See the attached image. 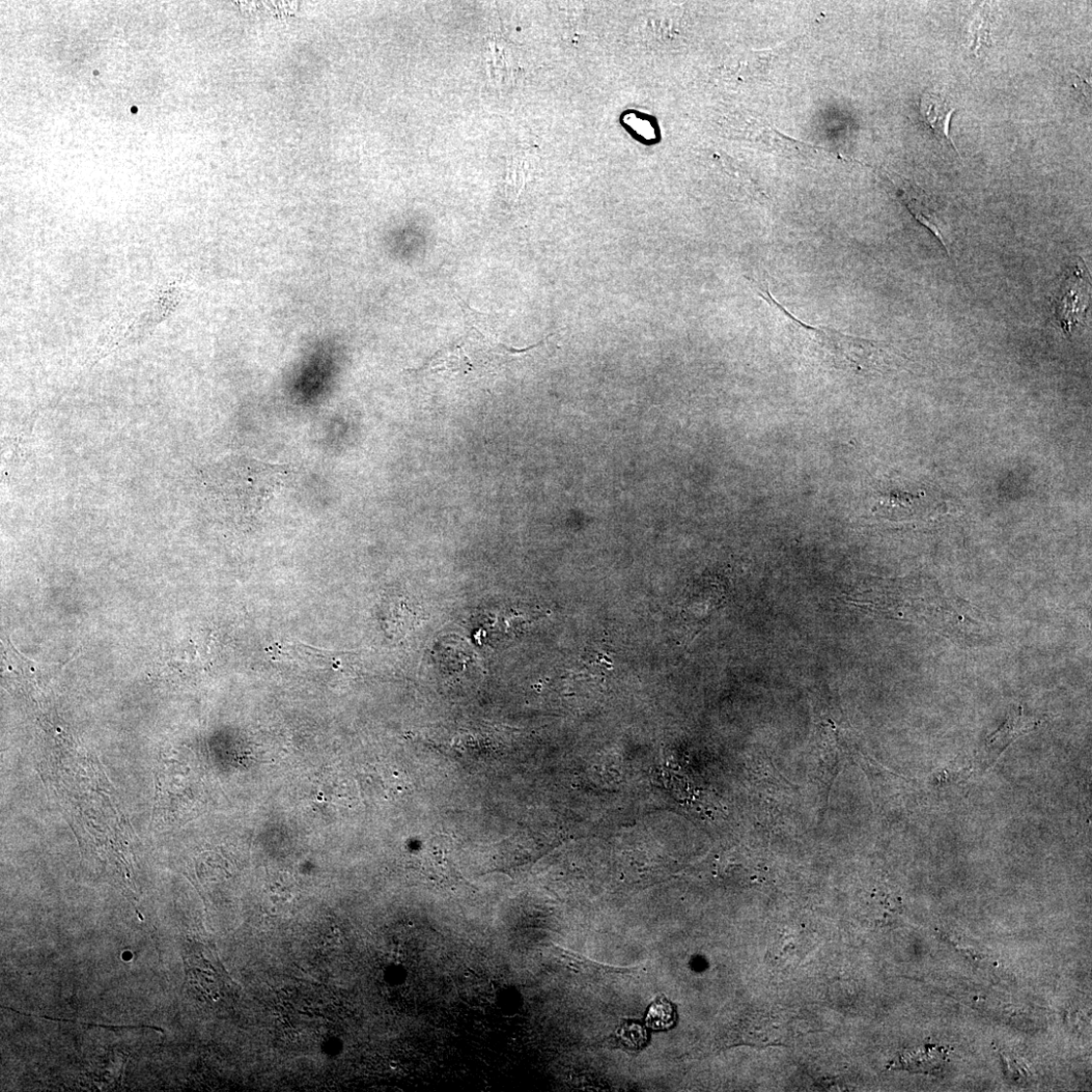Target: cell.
<instances>
[{
    "mask_svg": "<svg viewBox=\"0 0 1092 1092\" xmlns=\"http://www.w3.org/2000/svg\"><path fill=\"white\" fill-rule=\"evenodd\" d=\"M229 468V499L236 512L247 521L266 509L292 472L290 465H273L249 457L233 460Z\"/></svg>",
    "mask_w": 1092,
    "mask_h": 1092,
    "instance_id": "1",
    "label": "cell"
},
{
    "mask_svg": "<svg viewBox=\"0 0 1092 1092\" xmlns=\"http://www.w3.org/2000/svg\"><path fill=\"white\" fill-rule=\"evenodd\" d=\"M1087 304V283L1084 281L1081 269L1077 268L1064 284L1061 298L1056 304L1057 318L1064 331L1072 332V327L1083 320Z\"/></svg>",
    "mask_w": 1092,
    "mask_h": 1092,
    "instance_id": "2",
    "label": "cell"
},
{
    "mask_svg": "<svg viewBox=\"0 0 1092 1092\" xmlns=\"http://www.w3.org/2000/svg\"><path fill=\"white\" fill-rule=\"evenodd\" d=\"M1035 725H1037V721L1025 716L1021 708L1019 711L1012 712L1009 720L988 741L978 763L980 770L985 771L991 767L1007 746L1011 745L1021 735L1031 731Z\"/></svg>",
    "mask_w": 1092,
    "mask_h": 1092,
    "instance_id": "3",
    "label": "cell"
},
{
    "mask_svg": "<svg viewBox=\"0 0 1092 1092\" xmlns=\"http://www.w3.org/2000/svg\"><path fill=\"white\" fill-rule=\"evenodd\" d=\"M956 108L951 106L948 100L938 94L928 93L920 101V113L922 120L933 130L935 135L954 147L959 153L953 139L950 135V124Z\"/></svg>",
    "mask_w": 1092,
    "mask_h": 1092,
    "instance_id": "4",
    "label": "cell"
},
{
    "mask_svg": "<svg viewBox=\"0 0 1092 1092\" xmlns=\"http://www.w3.org/2000/svg\"><path fill=\"white\" fill-rule=\"evenodd\" d=\"M904 182L899 185L904 202L915 219L937 236L950 255L949 246L939 226L936 211L929 195L919 187L909 183V182L904 181Z\"/></svg>",
    "mask_w": 1092,
    "mask_h": 1092,
    "instance_id": "5",
    "label": "cell"
},
{
    "mask_svg": "<svg viewBox=\"0 0 1092 1092\" xmlns=\"http://www.w3.org/2000/svg\"><path fill=\"white\" fill-rule=\"evenodd\" d=\"M675 1022V1011L666 999H660L655 1002L649 1010L647 1016V1025L654 1030H665L673 1026Z\"/></svg>",
    "mask_w": 1092,
    "mask_h": 1092,
    "instance_id": "6",
    "label": "cell"
},
{
    "mask_svg": "<svg viewBox=\"0 0 1092 1092\" xmlns=\"http://www.w3.org/2000/svg\"><path fill=\"white\" fill-rule=\"evenodd\" d=\"M991 23L989 14H983L975 33L974 52L976 55L991 46Z\"/></svg>",
    "mask_w": 1092,
    "mask_h": 1092,
    "instance_id": "7",
    "label": "cell"
},
{
    "mask_svg": "<svg viewBox=\"0 0 1092 1092\" xmlns=\"http://www.w3.org/2000/svg\"><path fill=\"white\" fill-rule=\"evenodd\" d=\"M1074 88L1084 95L1085 98L1088 99V96L1090 98V87H1088L1087 82L1078 74L1075 76Z\"/></svg>",
    "mask_w": 1092,
    "mask_h": 1092,
    "instance_id": "8",
    "label": "cell"
}]
</instances>
